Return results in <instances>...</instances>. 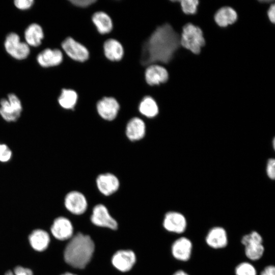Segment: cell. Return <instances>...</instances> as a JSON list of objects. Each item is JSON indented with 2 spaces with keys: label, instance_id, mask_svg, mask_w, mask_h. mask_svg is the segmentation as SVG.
<instances>
[{
  "label": "cell",
  "instance_id": "obj_1",
  "mask_svg": "<svg viewBox=\"0 0 275 275\" xmlns=\"http://www.w3.org/2000/svg\"><path fill=\"white\" fill-rule=\"evenodd\" d=\"M180 46L179 34L170 24L165 23L157 26L144 42L141 63L143 66L157 62L168 64Z\"/></svg>",
  "mask_w": 275,
  "mask_h": 275
},
{
  "label": "cell",
  "instance_id": "obj_2",
  "mask_svg": "<svg viewBox=\"0 0 275 275\" xmlns=\"http://www.w3.org/2000/svg\"><path fill=\"white\" fill-rule=\"evenodd\" d=\"M95 250L91 238L77 233L67 244L64 253L65 262L74 268H84L90 261Z\"/></svg>",
  "mask_w": 275,
  "mask_h": 275
},
{
  "label": "cell",
  "instance_id": "obj_3",
  "mask_svg": "<svg viewBox=\"0 0 275 275\" xmlns=\"http://www.w3.org/2000/svg\"><path fill=\"white\" fill-rule=\"evenodd\" d=\"M180 42L181 46L196 54H199L205 45L203 31L191 23H186L183 27Z\"/></svg>",
  "mask_w": 275,
  "mask_h": 275
},
{
  "label": "cell",
  "instance_id": "obj_4",
  "mask_svg": "<svg viewBox=\"0 0 275 275\" xmlns=\"http://www.w3.org/2000/svg\"><path fill=\"white\" fill-rule=\"evenodd\" d=\"M263 242L262 236L256 231L242 237L241 243L244 247L245 255L249 260L256 261L263 256L265 250Z\"/></svg>",
  "mask_w": 275,
  "mask_h": 275
},
{
  "label": "cell",
  "instance_id": "obj_5",
  "mask_svg": "<svg viewBox=\"0 0 275 275\" xmlns=\"http://www.w3.org/2000/svg\"><path fill=\"white\" fill-rule=\"evenodd\" d=\"M22 110L21 101L14 94H9L7 99L3 98L0 101V115L7 122L16 121Z\"/></svg>",
  "mask_w": 275,
  "mask_h": 275
},
{
  "label": "cell",
  "instance_id": "obj_6",
  "mask_svg": "<svg viewBox=\"0 0 275 275\" xmlns=\"http://www.w3.org/2000/svg\"><path fill=\"white\" fill-rule=\"evenodd\" d=\"M4 46L7 52L17 60L26 58L30 52L29 46L21 42L19 36L15 33H9L7 36Z\"/></svg>",
  "mask_w": 275,
  "mask_h": 275
},
{
  "label": "cell",
  "instance_id": "obj_7",
  "mask_svg": "<svg viewBox=\"0 0 275 275\" xmlns=\"http://www.w3.org/2000/svg\"><path fill=\"white\" fill-rule=\"evenodd\" d=\"M62 47L66 53L74 61L84 62L89 58L88 49L72 37L66 38L62 43Z\"/></svg>",
  "mask_w": 275,
  "mask_h": 275
},
{
  "label": "cell",
  "instance_id": "obj_8",
  "mask_svg": "<svg viewBox=\"0 0 275 275\" xmlns=\"http://www.w3.org/2000/svg\"><path fill=\"white\" fill-rule=\"evenodd\" d=\"M91 221L97 226L108 228L112 230L118 228L117 221L111 215L105 206L101 204L94 207Z\"/></svg>",
  "mask_w": 275,
  "mask_h": 275
},
{
  "label": "cell",
  "instance_id": "obj_9",
  "mask_svg": "<svg viewBox=\"0 0 275 275\" xmlns=\"http://www.w3.org/2000/svg\"><path fill=\"white\" fill-rule=\"evenodd\" d=\"M66 209L71 213L80 215L83 214L88 207V202L85 195L78 191H71L65 198Z\"/></svg>",
  "mask_w": 275,
  "mask_h": 275
},
{
  "label": "cell",
  "instance_id": "obj_10",
  "mask_svg": "<svg viewBox=\"0 0 275 275\" xmlns=\"http://www.w3.org/2000/svg\"><path fill=\"white\" fill-rule=\"evenodd\" d=\"M168 231L177 234L183 233L187 228V221L183 214L177 211H169L166 213L162 223Z\"/></svg>",
  "mask_w": 275,
  "mask_h": 275
},
{
  "label": "cell",
  "instance_id": "obj_11",
  "mask_svg": "<svg viewBox=\"0 0 275 275\" xmlns=\"http://www.w3.org/2000/svg\"><path fill=\"white\" fill-rule=\"evenodd\" d=\"M96 109L99 115L104 120L112 121L118 115L120 104L113 97H104L96 104Z\"/></svg>",
  "mask_w": 275,
  "mask_h": 275
},
{
  "label": "cell",
  "instance_id": "obj_12",
  "mask_svg": "<svg viewBox=\"0 0 275 275\" xmlns=\"http://www.w3.org/2000/svg\"><path fill=\"white\" fill-rule=\"evenodd\" d=\"M98 190L103 195L109 196L116 193L120 187L118 177L110 173L99 175L96 180Z\"/></svg>",
  "mask_w": 275,
  "mask_h": 275
},
{
  "label": "cell",
  "instance_id": "obj_13",
  "mask_svg": "<svg viewBox=\"0 0 275 275\" xmlns=\"http://www.w3.org/2000/svg\"><path fill=\"white\" fill-rule=\"evenodd\" d=\"M193 244L189 239L180 237L175 240L171 246L173 257L180 261H187L191 257Z\"/></svg>",
  "mask_w": 275,
  "mask_h": 275
},
{
  "label": "cell",
  "instance_id": "obj_14",
  "mask_svg": "<svg viewBox=\"0 0 275 275\" xmlns=\"http://www.w3.org/2000/svg\"><path fill=\"white\" fill-rule=\"evenodd\" d=\"M136 262V256L131 250H119L112 257L113 266L122 272L130 270Z\"/></svg>",
  "mask_w": 275,
  "mask_h": 275
},
{
  "label": "cell",
  "instance_id": "obj_15",
  "mask_svg": "<svg viewBox=\"0 0 275 275\" xmlns=\"http://www.w3.org/2000/svg\"><path fill=\"white\" fill-rule=\"evenodd\" d=\"M205 241L210 248L213 249L225 248L228 243L226 230L219 226L212 227L207 233Z\"/></svg>",
  "mask_w": 275,
  "mask_h": 275
},
{
  "label": "cell",
  "instance_id": "obj_16",
  "mask_svg": "<svg viewBox=\"0 0 275 275\" xmlns=\"http://www.w3.org/2000/svg\"><path fill=\"white\" fill-rule=\"evenodd\" d=\"M145 77L148 85L154 86L165 83L169 79V75L164 67L156 64H151L147 67Z\"/></svg>",
  "mask_w": 275,
  "mask_h": 275
},
{
  "label": "cell",
  "instance_id": "obj_17",
  "mask_svg": "<svg viewBox=\"0 0 275 275\" xmlns=\"http://www.w3.org/2000/svg\"><path fill=\"white\" fill-rule=\"evenodd\" d=\"M51 231L57 239L65 240L72 237L73 228L72 223L68 219L61 216L54 219L51 227Z\"/></svg>",
  "mask_w": 275,
  "mask_h": 275
},
{
  "label": "cell",
  "instance_id": "obj_18",
  "mask_svg": "<svg viewBox=\"0 0 275 275\" xmlns=\"http://www.w3.org/2000/svg\"><path fill=\"white\" fill-rule=\"evenodd\" d=\"M146 126L144 121L139 117L131 118L126 126L125 133L131 141H137L145 135Z\"/></svg>",
  "mask_w": 275,
  "mask_h": 275
},
{
  "label": "cell",
  "instance_id": "obj_19",
  "mask_svg": "<svg viewBox=\"0 0 275 275\" xmlns=\"http://www.w3.org/2000/svg\"><path fill=\"white\" fill-rule=\"evenodd\" d=\"M62 52L58 49L46 48L37 57L39 64L43 67H49L60 64L63 61Z\"/></svg>",
  "mask_w": 275,
  "mask_h": 275
},
{
  "label": "cell",
  "instance_id": "obj_20",
  "mask_svg": "<svg viewBox=\"0 0 275 275\" xmlns=\"http://www.w3.org/2000/svg\"><path fill=\"white\" fill-rule=\"evenodd\" d=\"M103 50L105 57L111 61H120L124 55V48L117 40L111 38L103 44Z\"/></svg>",
  "mask_w": 275,
  "mask_h": 275
},
{
  "label": "cell",
  "instance_id": "obj_21",
  "mask_svg": "<svg viewBox=\"0 0 275 275\" xmlns=\"http://www.w3.org/2000/svg\"><path fill=\"white\" fill-rule=\"evenodd\" d=\"M216 23L221 27L232 24L237 20L236 12L230 7H224L217 11L214 16Z\"/></svg>",
  "mask_w": 275,
  "mask_h": 275
},
{
  "label": "cell",
  "instance_id": "obj_22",
  "mask_svg": "<svg viewBox=\"0 0 275 275\" xmlns=\"http://www.w3.org/2000/svg\"><path fill=\"white\" fill-rule=\"evenodd\" d=\"M92 20L100 34L109 33L113 29L112 20L104 12L97 11L94 13L92 16Z\"/></svg>",
  "mask_w": 275,
  "mask_h": 275
},
{
  "label": "cell",
  "instance_id": "obj_23",
  "mask_svg": "<svg viewBox=\"0 0 275 275\" xmlns=\"http://www.w3.org/2000/svg\"><path fill=\"white\" fill-rule=\"evenodd\" d=\"M29 241L32 248L37 251H43L48 246L50 241L48 234L45 231L37 229L30 235Z\"/></svg>",
  "mask_w": 275,
  "mask_h": 275
},
{
  "label": "cell",
  "instance_id": "obj_24",
  "mask_svg": "<svg viewBox=\"0 0 275 275\" xmlns=\"http://www.w3.org/2000/svg\"><path fill=\"white\" fill-rule=\"evenodd\" d=\"M43 37L42 28L37 23L30 24L24 32V38L28 45L34 47L39 46Z\"/></svg>",
  "mask_w": 275,
  "mask_h": 275
},
{
  "label": "cell",
  "instance_id": "obj_25",
  "mask_svg": "<svg viewBox=\"0 0 275 275\" xmlns=\"http://www.w3.org/2000/svg\"><path fill=\"white\" fill-rule=\"evenodd\" d=\"M139 111L146 117L152 118L158 115L159 108L154 98L150 96H146L140 102Z\"/></svg>",
  "mask_w": 275,
  "mask_h": 275
},
{
  "label": "cell",
  "instance_id": "obj_26",
  "mask_svg": "<svg viewBox=\"0 0 275 275\" xmlns=\"http://www.w3.org/2000/svg\"><path fill=\"white\" fill-rule=\"evenodd\" d=\"M77 94L74 90L63 89L58 98V102L63 108L72 109L77 103Z\"/></svg>",
  "mask_w": 275,
  "mask_h": 275
},
{
  "label": "cell",
  "instance_id": "obj_27",
  "mask_svg": "<svg viewBox=\"0 0 275 275\" xmlns=\"http://www.w3.org/2000/svg\"><path fill=\"white\" fill-rule=\"evenodd\" d=\"M235 275H257L256 269L251 263L243 262L235 268Z\"/></svg>",
  "mask_w": 275,
  "mask_h": 275
},
{
  "label": "cell",
  "instance_id": "obj_28",
  "mask_svg": "<svg viewBox=\"0 0 275 275\" xmlns=\"http://www.w3.org/2000/svg\"><path fill=\"white\" fill-rule=\"evenodd\" d=\"M182 10L186 14L193 15L197 13L199 1L197 0L180 1Z\"/></svg>",
  "mask_w": 275,
  "mask_h": 275
},
{
  "label": "cell",
  "instance_id": "obj_29",
  "mask_svg": "<svg viewBox=\"0 0 275 275\" xmlns=\"http://www.w3.org/2000/svg\"><path fill=\"white\" fill-rule=\"evenodd\" d=\"M11 156L12 152L7 145L0 144V161L7 162L11 159Z\"/></svg>",
  "mask_w": 275,
  "mask_h": 275
},
{
  "label": "cell",
  "instance_id": "obj_30",
  "mask_svg": "<svg viewBox=\"0 0 275 275\" xmlns=\"http://www.w3.org/2000/svg\"><path fill=\"white\" fill-rule=\"evenodd\" d=\"M5 275H33V273L29 268L17 266L14 269V272L9 270L5 273Z\"/></svg>",
  "mask_w": 275,
  "mask_h": 275
},
{
  "label": "cell",
  "instance_id": "obj_31",
  "mask_svg": "<svg viewBox=\"0 0 275 275\" xmlns=\"http://www.w3.org/2000/svg\"><path fill=\"white\" fill-rule=\"evenodd\" d=\"M266 173L268 177L273 180L275 177V160L273 158L269 159L267 161L266 166Z\"/></svg>",
  "mask_w": 275,
  "mask_h": 275
},
{
  "label": "cell",
  "instance_id": "obj_32",
  "mask_svg": "<svg viewBox=\"0 0 275 275\" xmlns=\"http://www.w3.org/2000/svg\"><path fill=\"white\" fill-rule=\"evenodd\" d=\"M14 3L17 8L26 10L31 7L34 1L33 0H15Z\"/></svg>",
  "mask_w": 275,
  "mask_h": 275
},
{
  "label": "cell",
  "instance_id": "obj_33",
  "mask_svg": "<svg viewBox=\"0 0 275 275\" xmlns=\"http://www.w3.org/2000/svg\"><path fill=\"white\" fill-rule=\"evenodd\" d=\"M70 2L75 6L86 8L96 3V1L95 0H72Z\"/></svg>",
  "mask_w": 275,
  "mask_h": 275
},
{
  "label": "cell",
  "instance_id": "obj_34",
  "mask_svg": "<svg viewBox=\"0 0 275 275\" xmlns=\"http://www.w3.org/2000/svg\"><path fill=\"white\" fill-rule=\"evenodd\" d=\"M268 17L272 23L275 22V5L274 4H272L267 11Z\"/></svg>",
  "mask_w": 275,
  "mask_h": 275
},
{
  "label": "cell",
  "instance_id": "obj_35",
  "mask_svg": "<svg viewBox=\"0 0 275 275\" xmlns=\"http://www.w3.org/2000/svg\"><path fill=\"white\" fill-rule=\"evenodd\" d=\"M260 275H275L274 266L272 265L266 266L260 272Z\"/></svg>",
  "mask_w": 275,
  "mask_h": 275
},
{
  "label": "cell",
  "instance_id": "obj_36",
  "mask_svg": "<svg viewBox=\"0 0 275 275\" xmlns=\"http://www.w3.org/2000/svg\"><path fill=\"white\" fill-rule=\"evenodd\" d=\"M173 275H189L183 270H178L175 271Z\"/></svg>",
  "mask_w": 275,
  "mask_h": 275
},
{
  "label": "cell",
  "instance_id": "obj_37",
  "mask_svg": "<svg viewBox=\"0 0 275 275\" xmlns=\"http://www.w3.org/2000/svg\"><path fill=\"white\" fill-rule=\"evenodd\" d=\"M61 275H76V274H73V273H70V272H66L64 274H62Z\"/></svg>",
  "mask_w": 275,
  "mask_h": 275
}]
</instances>
